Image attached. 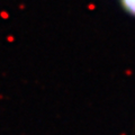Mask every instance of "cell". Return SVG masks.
Wrapping results in <instances>:
<instances>
[{
  "mask_svg": "<svg viewBox=\"0 0 135 135\" xmlns=\"http://www.w3.org/2000/svg\"><path fill=\"white\" fill-rule=\"evenodd\" d=\"M120 3L127 14L135 17V0H120Z\"/></svg>",
  "mask_w": 135,
  "mask_h": 135,
  "instance_id": "obj_1",
  "label": "cell"
}]
</instances>
